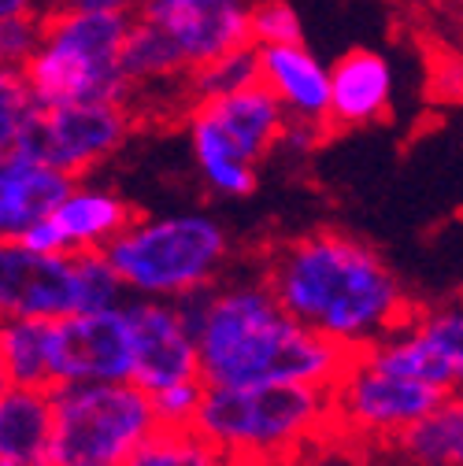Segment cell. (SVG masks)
Returning a JSON list of instances; mask_svg holds the SVG:
<instances>
[{
  "mask_svg": "<svg viewBox=\"0 0 463 466\" xmlns=\"http://www.w3.org/2000/svg\"><path fill=\"white\" fill-rule=\"evenodd\" d=\"M45 466H82V462H45Z\"/></svg>",
  "mask_w": 463,
  "mask_h": 466,
  "instance_id": "obj_36",
  "label": "cell"
},
{
  "mask_svg": "<svg viewBox=\"0 0 463 466\" xmlns=\"http://www.w3.org/2000/svg\"><path fill=\"white\" fill-rule=\"evenodd\" d=\"M201 396H204V381H201V378L149 392L156 426H193L197 407H201Z\"/></svg>",
  "mask_w": 463,
  "mask_h": 466,
  "instance_id": "obj_30",
  "label": "cell"
},
{
  "mask_svg": "<svg viewBox=\"0 0 463 466\" xmlns=\"http://www.w3.org/2000/svg\"><path fill=\"white\" fill-rule=\"evenodd\" d=\"M134 15L45 8V34L34 60L23 67L37 107L60 104H130L119 52Z\"/></svg>",
  "mask_w": 463,
  "mask_h": 466,
  "instance_id": "obj_5",
  "label": "cell"
},
{
  "mask_svg": "<svg viewBox=\"0 0 463 466\" xmlns=\"http://www.w3.org/2000/svg\"><path fill=\"white\" fill-rule=\"evenodd\" d=\"M256 60H260V86L271 89V96L282 104V111L289 115V119L326 123L330 67L304 41L256 48Z\"/></svg>",
  "mask_w": 463,
  "mask_h": 466,
  "instance_id": "obj_16",
  "label": "cell"
},
{
  "mask_svg": "<svg viewBox=\"0 0 463 466\" xmlns=\"http://www.w3.org/2000/svg\"><path fill=\"white\" fill-rule=\"evenodd\" d=\"M249 0H141L134 19L152 23L193 67L249 45Z\"/></svg>",
  "mask_w": 463,
  "mask_h": 466,
  "instance_id": "obj_14",
  "label": "cell"
},
{
  "mask_svg": "<svg viewBox=\"0 0 463 466\" xmlns=\"http://www.w3.org/2000/svg\"><path fill=\"white\" fill-rule=\"evenodd\" d=\"M111 270L119 274L127 297L182 304L234 267L230 229L208 211H175L134 218L104 248Z\"/></svg>",
  "mask_w": 463,
  "mask_h": 466,
  "instance_id": "obj_4",
  "label": "cell"
},
{
  "mask_svg": "<svg viewBox=\"0 0 463 466\" xmlns=\"http://www.w3.org/2000/svg\"><path fill=\"white\" fill-rule=\"evenodd\" d=\"M0 378L19 389H52V322H0Z\"/></svg>",
  "mask_w": 463,
  "mask_h": 466,
  "instance_id": "obj_22",
  "label": "cell"
},
{
  "mask_svg": "<svg viewBox=\"0 0 463 466\" xmlns=\"http://www.w3.org/2000/svg\"><path fill=\"white\" fill-rule=\"evenodd\" d=\"M119 466H222V455L193 426H156Z\"/></svg>",
  "mask_w": 463,
  "mask_h": 466,
  "instance_id": "obj_25",
  "label": "cell"
},
{
  "mask_svg": "<svg viewBox=\"0 0 463 466\" xmlns=\"http://www.w3.org/2000/svg\"><path fill=\"white\" fill-rule=\"evenodd\" d=\"M193 430L222 455L282 466L334 430L319 385H204Z\"/></svg>",
  "mask_w": 463,
  "mask_h": 466,
  "instance_id": "obj_3",
  "label": "cell"
},
{
  "mask_svg": "<svg viewBox=\"0 0 463 466\" xmlns=\"http://www.w3.org/2000/svg\"><path fill=\"white\" fill-rule=\"evenodd\" d=\"M52 396V451L48 462L119 466L152 430V400L134 381L56 385Z\"/></svg>",
  "mask_w": 463,
  "mask_h": 466,
  "instance_id": "obj_6",
  "label": "cell"
},
{
  "mask_svg": "<svg viewBox=\"0 0 463 466\" xmlns=\"http://www.w3.org/2000/svg\"><path fill=\"white\" fill-rule=\"evenodd\" d=\"M186 134H190V152H193L201 182L215 197H222V200H245V197L256 193V186H260V163H252L234 141H230L201 104L186 107Z\"/></svg>",
  "mask_w": 463,
  "mask_h": 466,
  "instance_id": "obj_18",
  "label": "cell"
},
{
  "mask_svg": "<svg viewBox=\"0 0 463 466\" xmlns=\"http://www.w3.org/2000/svg\"><path fill=\"white\" fill-rule=\"evenodd\" d=\"M82 315L75 256H41L19 241H0V322H60Z\"/></svg>",
  "mask_w": 463,
  "mask_h": 466,
  "instance_id": "obj_12",
  "label": "cell"
},
{
  "mask_svg": "<svg viewBox=\"0 0 463 466\" xmlns=\"http://www.w3.org/2000/svg\"><path fill=\"white\" fill-rule=\"evenodd\" d=\"M52 451L48 389L0 385V459L15 466H45Z\"/></svg>",
  "mask_w": 463,
  "mask_h": 466,
  "instance_id": "obj_19",
  "label": "cell"
},
{
  "mask_svg": "<svg viewBox=\"0 0 463 466\" xmlns=\"http://www.w3.org/2000/svg\"><path fill=\"white\" fill-rule=\"evenodd\" d=\"M393 107V67L375 48H349L330 67V104L326 127L364 130L382 123Z\"/></svg>",
  "mask_w": 463,
  "mask_h": 466,
  "instance_id": "obj_15",
  "label": "cell"
},
{
  "mask_svg": "<svg viewBox=\"0 0 463 466\" xmlns=\"http://www.w3.org/2000/svg\"><path fill=\"white\" fill-rule=\"evenodd\" d=\"M71 189V178L23 152L0 159V241H19L41 222L60 197Z\"/></svg>",
  "mask_w": 463,
  "mask_h": 466,
  "instance_id": "obj_17",
  "label": "cell"
},
{
  "mask_svg": "<svg viewBox=\"0 0 463 466\" xmlns=\"http://www.w3.org/2000/svg\"><path fill=\"white\" fill-rule=\"evenodd\" d=\"M326 123H308V119H289L285 115V127H282V137H278V148L282 152H293V156H308L323 137H326Z\"/></svg>",
  "mask_w": 463,
  "mask_h": 466,
  "instance_id": "obj_31",
  "label": "cell"
},
{
  "mask_svg": "<svg viewBox=\"0 0 463 466\" xmlns=\"http://www.w3.org/2000/svg\"><path fill=\"white\" fill-rule=\"evenodd\" d=\"M252 270L289 319L341 348L345 356L378 344L416 311L408 285L386 256L334 226L267 245Z\"/></svg>",
  "mask_w": 463,
  "mask_h": 466,
  "instance_id": "obj_1",
  "label": "cell"
},
{
  "mask_svg": "<svg viewBox=\"0 0 463 466\" xmlns=\"http://www.w3.org/2000/svg\"><path fill=\"white\" fill-rule=\"evenodd\" d=\"M371 356L441 396L463 392V304H430L408 315L400 329L371 344Z\"/></svg>",
  "mask_w": 463,
  "mask_h": 466,
  "instance_id": "obj_9",
  "label": "cell"
},
{
  "mask_svg": "<svg viewBox=\"0 0 463 466\" xmlns=\"http://www.w3.org/2000/svg\"><path fill=\"white\" fill-rule=\"evenodd\" d=\"M222 466H256V462H242V459H222Z\"/></svg>",
  "mask_w": 463,
  "mask_h": 466,
  "instance_id": "obj_35",
  "label": "cell"
},
{
  "mask_svg": "<svg viewBox=\"0 0 463 466\" xmlns=\"http://www.w3.org/2000/svg\"><path fill=\"white\" fill-rule=\"evenodd\" d=\"M456 5H459V8H463V0H456Z\"/></svg>",
  "mask_w": 463,
  "mask_h": 466,
  "instance_id": "obj_38",
  "label": "cell"
},
{
  "mask_svg": "<svg viewBox=\"0 0 463 466\" xmlns=\"http://www.w3.org/2000/svg\"><path fill=\"white\" fill-rule=\"evenodd\" d=\"M386 455H400L427 466H463V400L445 396Z\"/></svg>",
  "mask_w": 463,
  "mask_h": 466,
  "instance_id": "obj_23",
  "label": "cell"
},
{
  "mask_svg": "<svg viewBox=\"0 0 463 466\" xmlns=\"http://www.w3.org/2000/svg\"><path fill=\"white\" fill-rule=\"evenodd\" d=\"M119 67H123V78L130 86V107H134L138 96L167 89V86L186 89V75H190V64L182 60L179 45L170 41L163 30H156L152 23H141V19H134L130 30H127V41H123V52H119Z\"/></svg>",
  "mask_w": 463,
  "mask_h": 466,
  "instance_id": "obj_21",
  "label": "cell"
},
{
  "mask_svg": "<svg viewBox=\"0 0 463 466\" xmlns=\"http://www.w3.org/2000/svg\"><path fill=\"white\" fill-rule=\"evenodd\" d=\"M127 329H130V356L134 370L130 381L145 392L193 381L201 378L197 367V340L179 304L170 300H134L123 304Z\"/></svg>",
  "mask_w": 463,
  "mask_h": 466,
  "instance_id": "obj_13",
  "label": "cell"
},
{
  "mask_svg": "<svg viewBox=\"0 0 463 466\" xmlns=\"http://www.w3.org/2000/svg\"><path fill=\"white\" fill-rule=\"evenodd\" d=\"M256 82H260L256 48L242 45V48H230V52L215 56V60L193 67L186 75V96H190V104H211L222 96H234Z\"/></svg>",
  "mask_w": 463,
  "mask_h": 466,
  "instance_id": "obj_24",
  "label": "cell"
},
{
  "mask_svg": "<svg viewBox=\"0 0 463 466\" xmlns=\"http://www.w3.org/2000/svg\"><path fill=\"white\" fill-rule=\"evenodd\" d=\"M0 466H15V462H5V459H0Z\"/></svg>",
  "mask_w": 463,
  "mask_h": 466,
  "instance_id": "obj_37",
  "label": "cell"
},
{
  "mask_svg": "<svg viewBox=\"0 0 463 466\" xmlns=\"http://www.w3.org/2000/svg\"><path fill=\"white\" fill-rule=\"evenodd\" d=\"M34 111H37V104L30 96V86H26L23 71L0 67V159L19 152L23 130L34 119Z\"/></svg>",
  "mask_w": 463,
  "mask_h": 466,
  "instance_id": "obj_26",
  "label": "cell"
},
{
  "mask_svg": "<svg viewBox=\"0 0 463 466\" xmlns=\"http://www.w3.org/2000/svg\"><path fill=\"white\" fill-rule=\"evenodd\" d=\"M41 34H45V12L0 19V67L23 71L41 48Z\"/></svg>",
  "mask_w": 463,
  "mask_h": 466,
  "instance_id": "obj_28",
  "label": "cell"
},
{
  "mask_svg": "<svg viewBox=\"0 0 463 466\" xmlns=\"http://www.w3.org/2000/svg\"><path fill=\"white\" fill-rule=\"evenodd\" d=\"M459 400H463V392H459Z\"/></svg>",
  "mask_w": 463,
  "mask_h": 466,
  "instance_id": "obj_40",
  "label": "cell"
},
{
  "mask_svg": "<svg viewBox=\"0 0 463 466\" xmlns=\"http://www.w3.org/2000/svg\"><path fill=\"white\" fill-rule=\"evenodd\" d=\"M141 0H48V8H78V12H119L134 15Z\"/></svg>",
  "mask_w": 463,
  "mask_h": 466,
  "instance_id": "obj_32",
  "label": "cell"
},
{
  "mask_svg": "<svg viewBox=\"0 0 463 466\" xmlns=\"http://www.w3.org/2000/svg\"><path fill=\"white\" fill-rule=\"evenodd\" d=\"M48 0H0V19H12V15H34L45 12Z\"/></svg>",
  "mask_w": 463,
  "mask_h": 466,
  "instance_id": "obj_33",
  "label": "cell"
},
{
  "mask_svg": "<svg viewBox=\"0 0 463 466\" xmlns=\"http://www.w3.org/2000/svg\"><path fill=\"white\" fill-rule=\"evenodd\" d=\"M304 41L301 15L285 0H256L249 8V45L271 48V45H297Z\"/></svg>",
  "mask_w": 463,
  "mask_h": 466,
  "instance_id": "obj_27",
  "label": "cell"
},
{
  "mask_svg": "<svg viewBox=\"0 0 463 466\" xmlns=\"http://www.w3.org/2000/svg\"><path fill=\"white\" fill-rule=\"evenodd\" d=\"M326 392L334 433L375 455L393 451V444L445 400L437 389L378 363L371 348L345 356V367Z\"/></svg>",
  "mask_w": 463,
  "mask_h": 466,
  "instance_id": "obj_7",
  "label": "cell"
},
{
  "mask_svg": "<svg viewBox=\"0 0 463 466\" xmlns=\"http://www.w3.org/2000/svg\"><path fill=\"white\" fill-rule=\"evenodd\" d=\"M123 304L111 311H89L52 322V389L130 381L134 356Z\"/></svg>",
  "mask_w": 463,
  "mask_h": 466,
  "instance_id": "obj_11",
  "label": "cell"
},
{
  "mask_svg": "<svg viewBox=\"0 0 463 466\" xmlns=\"http://www.w3.org/2000/svg\"><path fill=\"white\" fill-rule=\"evenodd\" d=\"M138 127V111L130 104H60L37 107L23 130L19 152L67 174L71 182L89 178L119 152Z\"/></svg>",
  "mask_w": 463,
  "mask_h": 466,
  "instance_id": "obj_8",
  "label": "cell"
},
{
  "mask_svg": "<svg viewBox=\"0 0 463 466\" xmlns=\"http://www.w3.org/2000/svg\"><path fill=\"white\" fill-rule=\"evenodd\" d=\"M138 218L134 204L111 186L78 178L60 197L41 222H34L19 245L41 256H75V252H104L119 233Z\"/></svg>",
  "mask_w": 463,
  "mask_h": 466,
  "instance_id": "obj_10",
  "label": "cell"
},
{
  "mask_svg": "<svg viewBox=\"0 0 463 466\" xmlns=\"http://www.w3.org/2000/svg\"><path fill=\"white\" fill-rule=\"evenodd\" d=\"M0 385H5V378H0Z\"/></svg>",
  "mask_w": 463,
  "mask_h": 466,
  "instance_id": "obj_39",
  "label": "cell"
},
{
  "mask_svg": "<svg viewBox=\"0 0 463 466\" xmlns=\"http://www.w3.org/2000/svg\"><path fill=\"white\" fill-rule=\"evenodd\" d=\"M204 385H319L330 389L345 352L289 319L256 270L226 274L179 304Z\"/></svg>",
  "mask_w": 463,
  "mask_h": 466,
  "instance_id": "obj_2",
  "label": "cell"
},
{
  "mask_svg": "<svg viewBox=\"0 0 463 466\" xmlns=\"http://www.w3.org/2000/svg\"><path fill=\"white\" fill-rule=\"evenodd\" d=\"M382 466H427V462H412V459H400V455H382Z\"/></svg>",
  "mask_w": 463,
  "mask_h": 466,
  "instance_id": "obj_34",
  "label": "cell"
},
{
  "mask_svg": "<svg viewBox=\"0 0 463 466\" xmlns=\"http://www.w3.org/2000/svg\"><path fill=\"white\" fill-rule=\"evenodd\" d=\"M215 127L234 141L252 163L267 159L274 148H278V137H282V127H285V111L282 104L271 96L267 86H249L234 96H222V100H211V104H201Z\"/></svg>",
  "mask_w": 463,
  "mask_h": 466,
  "instance_id": "obj_20",
  "label": "cell"
},
{
  "mask_svg": "<svg viewBox=\"0 0 463 466\" xmlns=\"http://www.w3.org/2000/svg\"><path fill=\"white\" fill-rule=\"evenodd\" d=\"M282 466H382V455H375L371 448H360L353 441H345L330 430L323 441H315L312 448H304L301 455H293Z\"/></svg>",
  "mask_w": 463,
  "mask_h": 466,
  "instance_id": "obj_29",
  "label": "cell"
}]
</instances>
